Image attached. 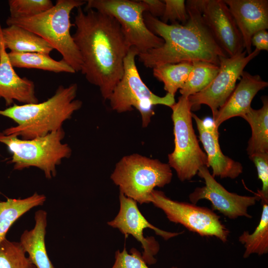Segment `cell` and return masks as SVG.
Listing matches in <instances>:
<instances>
[{"label":"cell","mask_w":268,"mask_h":268,"mask_svg":"<svg viewBox=\"0 0 268 268\" xmlns=\"http://www.w3.org/2000/svg\"><path fill=\"white\" fill-rule=\"evenodd\" d=\"M192 67L189 62L161 64L152 68L153 75L163 83L167 93L175 96L186 82Z\"/></svg>","instance_id":"d4e9b609"},{"label":"cell","mask_w":268,"mask_h":268,"mask_svg":"<svg viewBox=\"0 0 268 268\" xmlns=\"http://www.w3.org/2000/svg\"><path fill=\"white\" fill-rule=\"evenodd\" d=\"M251 45L260 51L268 50V32L267 30H261L255 33L251 38Z\"/></svg>","instance_id":"1f68e13d"},{"label":"cell","mask_w":268,"mask_h":268,"mask_svg":"<svg viewBox=\"0 0 268 268\" xmlns=\"http://www.w3.org/2000/svg\"><path fill=\"white\" fill-rule=\"evenodd\" d=\"M243 39L247 54L252 52L251 38L268 28V0H224Z\"/></svg>","instance_id":"9a60e30c"},{"label":"cell","mask_w":268,"mask_h":268,"mask_svg":"<svg viewBox=\"0 0 268 268\" xmlns=\"http://www.w3.org/2000/svg\"><path fill=\"white\" fill-rule=\"evenodd\" d=\"M12 66L15 67L35 68L55 73H74L75 71L63 59L57 61L49 55L37 53H8Z\"/></svg>","instance_id":"603a6c76"},{"label":"cell","mask_w":268,"mask_h":268,"mask_svg":"<svg viewBox=\"0 0 268 268\" xmlns=\"http://www.w3.org/2000/svg\"><path fill=\"white\" fill-rule=\"evenodd\" d=\"M255 164L258 178L262 183L261 190H258L260 200L268 201V153H258L249 156Z\"/></svg>","instance_id":"4dcf8cb0"},{"label":"cell","mask_w":268,"mask_h":268,"mask_svg":"<svg viewBox=\"0 0 268 268\" xmlns=\"http://www.w3.org/2000/svg\"><path fill=\"white\" fill-rule=\"evenodd\" d=\"M120 210L112 220L107 222L108 225L118 229L122 233L127 237L132 235L140 243L143 249L142 257L147 265L156 263L155 256L158 253L160 246L153 237H145L143 230L146 228L153 230L156 235L164 240H168L183 233L171 232L161 230L150 223L144 217L137 205V202L120 193Z\"/></svg>","instance_id":"7c38bea8"},{"label":"cell","mask_w":268,"mask_h":268,"mask_svg":"<svg viewBox=\"0 0 268 268\" xmlns=\"http://www.w3.org/2000/svg\"><path fill=\"white\" fill-rule=\"evenodd\" d=\"M201 14L214 39L228 57L245 50L240 32L224 0H203Z\"/></svg>","instance_id":"5bb4252c"},{"label":"cell","mask_w":268,"mask_h":268,"mask_svg":"<svg viewBox=\"0 0 268 268\" xmlns=\"http://www.w3.org/2000/svg\"><path fill=\"white\" fill-rule=\"evenodd\" d=\"M174 148L168 154V164L179 179L191 180L201 167H208L207 156L201 148L193 127L191 105L188 97L181 95L171 107Z\"/></svg>","instance_id":"ba28073f"},{"label":"cell","mask_w":268,"mask_h":268,"mask_svg":"<svg viewBox=\"0 0 268 268\" xmlns=\"http://www.w3.org/2000/svg\"><path fill=\"white\" fill-rule=\"evenodd\" d=\"M193 67L183 87L179 89L181 95L189 97L206 87L219 71V66L203 61L192 63Z\"/></svg>","instance_id":"484cf974"},{"label":"cell","mask_w":268,"mask_h":268,"mask_svg":"<svg viewBox=\"0 0 268 268\" xmlns=\"http://www.w3.org/2000/svg\"><path fill=\"white\" fill-rule=\"evenodd\" d=\"M263 209L259 224L254 231H244L239 237V241L244 245V258L252 254L261 256L268 253V201H262Z\"/></svg>","instance_id":"cb8c5ba5"},{"label":"cell","mask_w":268,"mask_h":268,"mask_svg":"<svg viewBox=\"0 0 268 268\" xmlns=\"http://www.w3.org/2000/svg\"><path fill=\"white\" fill-rule=\"evenodd\" d=\"M1 27L0 25V58L1 56L2 47V45H3V41H2L1 34Z\"/></svg>","instance_id":"836d02e7"},{"label":"cell","mask_w":268,"mask_h":268,"mask_svg":"<svg viewBox=\"0 0 268 268\" xmlns=\"http://www.w3.org/2000/svg\"><path fill=\"white\" fill-rule=\"evenodd\" d=\"M146 5L147 12L151 16L157 18L161 17L164 13L165 3L163 0H142Z\"/></svg>","instance_id":"d6a6232c"},{"label":"cell","mask_w":268,"mask_h":268,"mask_svg":"<svg viewBox=\"0 0 268 268\" xmlns=\"http://www.w3.org/2000/svg\"><path fill=\"white\" fill-rule=\"evenodd\" d=\"M137 51L131 47L124 62L123 75L108 100L111 109L119 113L131 111L134 108L140 113L142 127H147L155 114L153 107L163 105L171 107L175 96L167 93L161 97L153 93L143 82L135 64Z\"/></svg>","instance_id":"52a82bcc"},{"label":"cell","mask_w":268,"mask_h":268,"mask_svg":"<svg viewBox=\"0 0 268 268\" xmlns=\"http://www.w3.org/2000/svg\"><path fill=\"white\" fill-rule=\"evenodd\" d=\"M197 174L204 180L205 186L196 188L190 194L191 203L196 204L200 200L205 199L211 202L213 210L218 211L229 219L241 216L252 218L248 210L260 200L258 194L248 196L228 191L215 179L206 167H201Z\"/></svg>","instance_id":"4fadbf2b"},{"label":"cell","mask_w":268,"mask_h":268,"mask_svg":"<svg viewBox=\"0 0 268 268\" xmlns=\"http://www.w3.org/2000/svg\"><path fill=\"white\" fill-rule=\"evenodd\" d=\"M261 99L263 106L260 109L251 108L242 117L249 124L252 130L246 149L249 156L268 153V99L264 96Z\"/></svg>","instance_id":"44dd1931"},{"label":"cell","mask_w":268,"mask_h":268,"mask_svg":"<svg viewBox=\"0 0 268 268\" xmlns=\"http://www.w3.org/2000/svg\"><path fill=\"white\" fill-rule=\"evenodd\" d=\"M192 116L196 121L199 138L206 152L208 167L212 170V176L232 179L238 177L243 172V166L223 153L219 144L218 129L213 123L208 126L195 114L192 113Z\"/></svg>","instance_id":"2e32d148"},{"label":"cell","mask_w":268,"mask_h":268,"mask_svg":"<svg viewBox=\"0 0 268 268\" xmlns=\"http://www.w3.org/2000/svg\"><path fill=\"white\" fill-rule=\"evenodd\" d=\"M111 268H150L142 257L141 253L132 248L129 253L124 248L115 253V262ZM171 268H178L173 267Z\"/></svg>","instance_id":"f546056e"},{"label":"cell","mask_w":268,"mask_h":268,"mask_svg":"<svg viewBox=\"0 0 268 268\" xmlns=\"http://www.w3.org/2000/svg\"><path fill=\"white\" fill-rule=\"evenodd\" d=\"M165 9L161 21L172 24L182 22L185 24L189 19L186 2L184 0H164Z\"/></svg>","instance_id":"f1b7e54d"},{"label":"cell","mask_w":268,"mask_h":268,"mask_svg":"<svg viewBox=\"0 0 268 268\" xmlns=\"http://www.w3.org/2000/svg\"><path fill=\"white\" fill-rule=\"evenodd\" d=\"M35 224L31 230L21 234L20 243L36 268H55L47 253L45 238L47 225V213L43 209L35 213Z\"/></svg>","instance_id":"d6986e66"},{"label":"cell","mask_w":268,"mask_h":268,"mask_svg":"<svg viewBox=\"0 0 268 268\" xmlns=\"http://www.w3.org/2000/svg\"><path fill=\"white\" fill-rule=\"evenodd\" d=\"M260 52L255 49L247 54L244 50L232 57H220L219 71L212 82L200 92L188 97L191 109L198 110L201 105H206L214 119L233 91L244 68Z\"/></svg>","instance_id":"8fae6325"},{"label":"cell","mask_w":268,"mask_h":268,"mask_svg":"<svg viewBox=\"0 0 268 268\" xmlns=\"http://www.w3.org/2000/svg\"><path fill=\"white\" fill-rule=\"evenodd\" d=\"M46 200L44 195L34 193L24 199H7L0 201V242L5 239L11 225L22 215L34 207L42 205Z\"/></svg>","instance_id":"7402d4cb"},{"label":"cell","mask_w":268,"mask_h":268,"mask_svg":"<svg viewBox=\"0 0 268 268\" xmlns=\"http://www.w3.org/2000/svg\"><path fill=\"white\" fill-rule=\"evenodd\" d=\"M240 77L239 83L213 119V123L218 129L222 123L230 118H242L252 108L251 102L257 93L268 85V82L258 74L243 71Z\"/></svg>","instance_id":"e0dca14e"},{"label":"cell","mask_w":268,"mask_h":268,"mask_svg":"<svg viewBox=\"0 0 268 268\" xmlns=\"http://www.w3.org/2000/svg\"><path fill=\"white\" fill-rule=\"evenodd\" d=\"M20 242L6 238L0 242V268H36Z\"/></svg>","instance_id":"4316f807"},{"label":"cell","mask_w":268,"mask_h":268,"mask_svg":"<svg viewBox=\"0 0 268 268\" xmlns=\"http://www.w3.org/2000/svg\"><path fill=\"white\" fill-rule=\"evenodd\" d=\"M203 0H189L186 6L189 19L185 24H169L145 12L147 28L164 43L157 48L137 55L146 67L164 64L203 61L219 66V58L227 56L217 43L201 14Z\"/></svg>","instance_id":"7a4b0ae2"},{"label":"cell","mask_w":268,"mask_h":268,"mask_svg":"<svg viewBox=\"0 0 268 268\" xmlns=\"http://www.w3.org/2000/svg\"><path fill=\"white\" fill-rule=\"evenodd\" d=\"M1 34L5 48L17 53L37 52L49 55L53 48L35 33L19 26L1 28Z\"/></svg>","instance_id":"ffe728a7"},{"label":"cell","mask_w":268,"mask_h":268,"mask_svg":"<svg viewBox=\"0 0 268 268\" xmlns=\"http://www.w3.org/2000/svg\"><path fill=\"white\" fill-rule=\"evenodd\" d=\"M6 50L3 42L0 58V98L9 107L15 100L24 104L38 103L34 82L17 74Z\"/></svg>","instance_id":"ac0fdd59"},{"label":"cell","mask_w":268,"mask_h":268,"mask_svg":"<svg viewBox=\"0 0 268 268\" xmlns=\"http://www.w3.org/2000/svg\"><path fill=\"white\" fill-rule=\"evenodd\" d=\"M86 4L82 0H58L49 10L34 16L20 18L8 17L7 26L17 25L39 35L54 49L58 51L63 60L75 72L81 70L82 59L79 51L70 34L74 26L70 21V13L75 8Z\"/></svg>","instance_id":"277c9868"},{"label":"cell","mask_w":268,"mask_h":268,"mask_svg":"<svg viewBox=\"0 0 268 268\" xmlns=\"http://www.w3.org/2000/svg\"><path fill=\"white\" fill-rule=\"evenodd\" d=\"M72 37L79 51L80 71L108 100L124 73V62L131 47L118 21L93 9L77 8Z\"/></svg>","instance_id":"6da1fadb"},{"label":"cell","mask_w":268,"mask_h":268,"mask_svg":"<svg viewBox=\"0 0 268 268\" xmlns=\"http://www.w3.org/2000/svg\"><path fill=\"white\" fill-rule=\"evenodd\" d=\"M77 89L76 83L67 87L61 85L52 97L41 103L14 104L0 110V115L9 118L17 124L2 133L22 139H30L62 128L64 123L82 106V102L75 99Z\"/></svg>","instance_id":"3957f363"},{"label":"cell","mask_w":268,"mask_h":268,"mask_svg":"<svg viewBox=\"0 0 268 268\" xmlns=\"http://www.w3.org/2000/svg\"><path fill=\"white\" fill-rule=\"evenodd\" d=\"M65 136L63 128L30 139L0 133V142L5 144L12 153L9 163L13 164L14 170L37 167L43 171L47 179H51L56 176L57 166L71 154L69 146L62 142Z\"/></svg>","instance_id":"8992f818"},{"label":"cell","mask_w":268,"mask_h":268,"mask_svg":"<svg viewBox=\"0 0 268 268\" xmlns=\"http://www.w3.org/2000/svg\"><path fill=\"white\" fill-rule=\"evenodd\" d=\"M9 17H30L43 13L53 6L51 0H9Z\"/></svg>","instance_id":"83f0119b"},{"label":"cell","mask_w":268,"mask_h":268,"mask_svg":"<svg viewBox=\"0 0 268 268\" xmlns=\"http://www.w3.org/2000/svg\"><path fill=\"white\" fill-rule=\"evenodd\" d=\"M93 9L115 18L119 23L130 47L138 54L161 46L163 40L146 26L143 17L147 11L142 0H88L84 9Z\"/></svg>","instance_id":"9c48e42d"},{"label":"cell","mask_w":268,"mask_h":268,"mask_svg":"<svg viewBox=\"0 0 268 268\" xmlns=\"http://www.w3.org/2000/svg\"><path fill=\"white\" fill-rule=\"evenodd\" d=\"M172 176L168 164L133 153L123 157L116 163L110 178L120 193L141 204L150 203L155 188L169 184Z\"/></svg>","instance_id":"5b68a950"},{"label":"cell","mask_w":268,"mask_h":268,"mask_svg":"<svg viewBox=\"0 0 268 268\" xmlns=\"http://www.w3.org/2000/svg\"><path fill=\"white\" fill-rule=\"evenodd\" d=\"M149 202L161 209L172 222L181 224L201 236L215 237L223 243L227 241L230 231L213 210L173 200L164 192L155 190L151 194Z\"/></svg>","instance_id":"30bf717a"}]
</instances>
